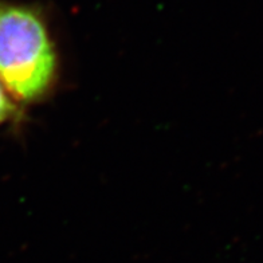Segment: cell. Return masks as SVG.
<instances>
[{
    "label": "cell",
    "instance_id": "1",
    "mask_svg": "<svg viewBox=\"0 0 263 263\" xmlns=\"http://www.w3.org/2000/svg\"><path fill=\"white\" fill-rule=\"evenodd\" d=\"M0 81L23 109L58 90L61 55L42 4L0 0Z\"/></svg>",
    "mask_w": 263,
    "mask_h": 263
},
{
    "label": "cell",
    "instance_id": "2",
    "mask_svg": "<svg viewBox=\"0 0 263 263\" xmlns=\"http://www.w3.org/2000/svg\"><path fill=\"white\" fill-rule=\"evenodd\" d=\"M23 118H25V109L16 104V101L11 97V94L0 81V126L8 122L21 124Z\"/></svg>",
    "mask_w": 263,
    "mask_h": 263
}]
</instances>
